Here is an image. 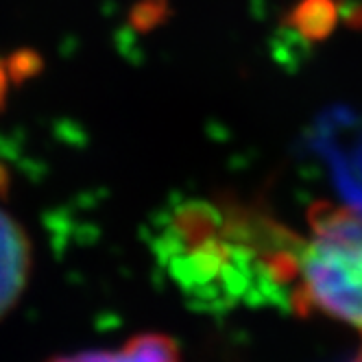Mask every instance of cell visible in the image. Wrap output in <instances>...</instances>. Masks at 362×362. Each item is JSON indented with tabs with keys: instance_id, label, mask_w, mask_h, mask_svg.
I'll return each mask as SVG.
<instances>
[{
	"instance_id": "obj_1",
	"label": "cell",
	"mask_w": 362,
	"mask_h": 362,
	"mask_svg": "<svg viewBox=\"0 0 362 362\" xmlns=\"http://www.w3.org/2000/svg\"><path fill=\"white\" fill-rule=\"evenodd\" d=\"M293 303L354 327L362 339V214L321 205L297 243ZM354 362H362V349Z\"/></svg>"
},
{
	"instance_id": "obj_2",
	"label": "cell",
	"mask_w": 362,
	"mask_h": 362,
	"mask_svg": "<svg viewBox=\"0 0 362 362\" xmlns=\"http://www.w3.org/2000/svg\"><path fill=\"white\" fill-rule=\"evenodd\" d=\"M33 260V243L27 227L0 205V323L27 295Z\"/></svg>"
},
{
	"instance_id": "obj_3",
	"label": "cell",
	"mask_w": 362,
	"mask_h": 362,
	"mask_svg": "<svg viewBox=\"0 0 362 362\" xmlns=\"http://www.w3.org/2000/svg\"><path fill=\"white\" fill-rule=\"evenodd\" d=\"M46 362H184V356L173 336L164 332H140L118 347L70 351Z\"/></svg>"
},
{
	"instance_id": "obj_4",
	"label": "cell",
	"mask_w": 362,
	"mask_h": 362,
	"mask_svg": "<svg viewBox=\"0 0 362 362\" xmlns=\"http://www.w3.org/2000/svg\"><path fill=\"white\" fill-rule=\"evenodd\" d=\"M13 79H16V74H13L11 64L0 62V114H3L7 100H9V88H11Z\"/></svg>"
}]
</instances>
